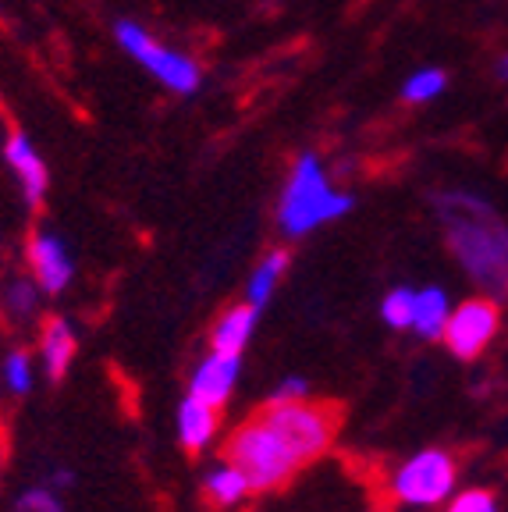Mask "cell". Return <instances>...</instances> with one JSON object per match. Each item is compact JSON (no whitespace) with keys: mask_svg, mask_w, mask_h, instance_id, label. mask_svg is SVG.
I'll return each instance as SVG.
<instances>
[{"mask_svg":"<svg viewBox=\"0 0 508 512\" xmlns=\"http://www.w3.org/2000/svg\"><path fill=\"white\" fill-rule=\"evenodd\" d=\"M29 264L32 274L47 292H61L68 281H72V260H68V249L61 246V239L54 235L36 232L29 239Z\"/></svg>","mask_w":508,"mask_h":512,"instance_id":"obj_8","label":"cell"},{"mask_svg":"<svg viewBox=\"0 0 508 512\" xmlns=\"http://www.w3.org/2000/svg\"><path fill=\"white\" fill-rule=\"evenodd\" d=\"M217 409L207 406L203 399H196V395H189V399L182 402V413H178V434H182V448L189 452V456H199V448L207 445L210 434L217 431Z\"/></svg>","mask_w":508,"mask_h":512,"instance_id":"obj_11","label":"cell"},{"mask_svg":"<svg viewBox=\"0 0 508 512\" xmlns=\"http://www.w3.org/2000/svg\"><path fill=\"white\" fill-rule=\"evenodd\" d=\"M498 303L494 299H466L455 313L445 320V345L459 360H477L484 345L498 335Z\"/></svg>","mask_w":508,"mask_h":512,"instance_id":"obj_6","label":"cell"},{"mask_svg":"<svg viewBox=\"0 0 508 512\" xmlns=\"http://www.w3.org/2000/svg\"><path fill=\"white\" fill-rule=\"evenodd\" d=\"M498 79H501V82H508V54L498 61Z\"/></svg>","mask_w":508,"mask_h":512,"instance_id":"obj_24","label":"cell"},{"mask_svg":"<svg viewBox=\"0 0 508 512\" xmlns=\"http://www.w3.org/2000/svg\"><path fill=\"white\" fill-rule=\"evenodd\" d=\"M455 484V459L441 448H430L416 456L395 480V495L409 505H434L452 491Z\"/></svg>","mask_w":508,"mask_h":512,"instance_id":"obj_7","label":"cell"},{"mask_svg":"<svg viewBox=\"0 0 508 512\" xmlns=\"http://www.w3.org/2000/svg\"><path fill=\"white\" fill-rule=\"evenodd\" d=\"M448 320V299L441 288H423L416 292V310H413V328L420 331L423 338H437L445 331Z\"/></svg>","mask_w":508,"mask_h":512,"instance_id":"obj_15","label":"cell"},{"mask_svg":"<svg viewBox=\"0 0 508 512\" xmlns=\"http://www.w3.org/2000/svg\"><path fill=\"white\" fill-rule=\"evenodd\" d=\"M4 157H8V164L15 168L18 182H22L25 200H29L32 207H40L43 196H47V185H50L47 164L40 160V153L32 150V143L22 136V132H11L8 146H4Z\"/></svg>","mask_w":508,"mask_h":512,"instance_id":"obj_9","label":"cell"},{"mask_svg":"<svg viewBox=\"0 0 508 512\" xmlns=\"http://www.w3.org/2000/svg\"><path fill=\"white\" fill-rule=\"evenodd\" d=\"M413 310H416V292H409V288H395L384 299V320H388L391 328H413Z\"/></svg>","mask_w":508,"mask_h":512,"instance_id":"obj_18","label":"cell"},{"mask_svg":"<svg viewBox=\"0 0 508 512\" xmlns=\"http://www.w3.org/2000/svg\"><path fill=\"white\" fill-rule=\"evenodd\" d=\"M4 459H8V434L0 427V470H4Z\"/></svg>","mask_w":508,"mask_h":512,"instance_id":"obj_23","label":"cell"},{"mask_svg":"<svg viewBox=\"0 0 508 512\" xmlns=\"http://www.w3.org/2000/svg\"><path fill=\"white\" fill-rule=\"evenodd\" d=\"M448 512H498V509H494L491 491H466L462 498H455V505Z\"/></svg>","mask_w":508,"mask_h":512,"instance_id":"obj_21","label":"cell"},{"mask_svg":"<svg viewBox=\"0 0 508 512\" xmlns=\"http://www.w3.org/2000/svg\"><path fill=\"white\" fill-rule=\"evenodd\" d=\"M8 313L11 317H29L32 306H36V288L29 285V281H15V285L8 288Z\"/></svg>","mask_w":508,"mask_h":512,"instance_id":"obj_19","label":"cell"},{"mask_svg":"<svg viewBox=\"0 0 508 512\" xmlns=\"http://www.w3.org/2000/svg\"><path fill=\"white\" fill-rule=\"evenodd\" d=\"M249 491L253 488H249L246 473L235 470V466H228V470L210 473V477L203 480V491H199V495H203V505H207L210 512H224L235 502H242Z\"/></svg>","mask_w":508,"mask_h":512,"instance_id":"obj_14","label":"cell"},{"mask_svg":"<svg viewBox=\"0 0 508 512\" xmlns=\"http://www.w3.org/2000/svg\"><path fill=\"white\" fill-rule=\"evenodd\" d=\"M114 36H118V43L128 50V54L135 57V61L143 64L146 72L157 75L160 82H164L167 89H175V93H196L199 86V68L189 61L185 54H178V50H167L160 47V43H153V36L143 29V25L135 22H118L114 25Z\"/></svg>","mask_w":508,"mask_h":512,"instance_id":"obj_5","label":"cell"},{"mask_svg":"<svg viewBox=\"0 0 508 512\" xmlns=\"http://www.w3.org/2000/svg\"><path fill=\"white\" fill-rule=\"evenodd\" d=\"M235 374H239V356L214 352L207 363H199L196 377H192V395L203 399L207 406L221 409L231 392V384H235Z\"/></svg>","mask_w":508,"mask_h":512,"instance_id":"obj_10","label":"cell"},{"mask_svg":"<svg viewBox=\"0 0 508 512\" xmlns=\"http://www.w3.org/2000/svg\"><path fill=\"white\" fill-rule=\"evenodd\" d=\"M349 207V196H342V192H334L327 185L320 160L313 153H302L295 160L292 182H288L285 196H281V228L288 235H306L313 228H320V224L342 217Z\"/></svg>","mask_w":508,"mask_h":512,"instance_id":"obj_4","label":"cell"},{"mask_svg":"<svg viewBox=\"0 0 508 512\" xmlns=\"http://www.w3.org/2000/svg\"><path fill=\"white\" fill-rule=\"evenodd\" d=\"M256 416H260L263 424L274 427V431L285 438V445L299 456V463L306 466L331 448L334 434H338V427H342V420H345V406L334 399L310 402V399H302V395L299 399L278 395V399H270Z\"/></svg>","mask_w":508,"mask_h":512,"instance_id":"obj_3","label":"cell"},{"mask_svg":"<svg viewBox=\"0 0 508 512\" xmlns=\"http://www.w3.org/2000/svg\"><path fill=\"white\" fill-rule=\"evenodd\" d=\"M434 210L469 278L491 296H508V224L469 192H441Z\"/></svg>","mask_w":508,"mask_h":512,"instance_id":"obj_1","label":"cell"},{"mask_svg":"<svg viewBox=\"0 0 508 512\" xmlns=\"http://www.w3.org/2000/svg\"><path fill=\"white\" fill-rule=\"evenodd\" d=\"M445 86H448V75L437 72V68H427V72H416L413 79L405 82L402 96L409 100V104H427V100L445 93Z\"/></svg>","mask_w":508,"mask_h":512,"instance_id":"obj_17","label":"cell"},{"mask_svg":"<svg viewBox=\"0 0 508 512\" xmlns=\"http://www.w3.org/2000/svg\"><path fill=\"white\" fill-rule=\"evenodd\" d=\"M253 320H256V306L253 303H242V306H231V310H224L221 320L214 324V331H210V345H214V352L239 356L242 345L249 342Z\"/></svg>","mask_w":508,"mask_h":512,"instance_id":"obj_12","label":"cell"},{"mask_svg":"<svg viewBox=\"0 0 508 512\" xmlns=\"http://www.w3.org/2000/svg\"><path fill=\"white\" fill-rule=\"evenodd\" d=\"M288 271V253L285 249H274V253L263 260L260 267H256L253 281H249V303L260 310L263 303L270 299V292H274V285H278V278Z\"/></svg>","mask_w":508,"mask_h":512,"instance_id":"obj_16","label":"cell"},{"mask_svg":"<svg viewBox=\"0 0 508 512\" xmlns=\"http://www.w3.org/2000/svg\"><path fill=\"white\" fill-rule=\"evenodd\" d=\"M18 512H61V505L50 491H25L18 498Z\"/></svg>","mask_w":508,"mask_h":512,"instance_id":"obj_22","label":"cell"},{"mask_svg":"<svg viewBox=\"0 0 508 512\" xmlns=\"http://www.w3.org/2000/svg\"><path fill=\"white\" fill-rule=\"evenodd\" d=\"M43 360H47L50 381H64L75 360V335L61 317H47V324H43Z\"/></svg>","mask_w":508,"mask_h":512,"instance_id":"obj_13","label":"cell"},{"mask_svg":"<svg viewBox=\"0 0 508 512\" xmlns=\"http://www.w3.org/2000/svg\"><path fill=\"white\" fill-rule=\"evenodd\" d=\"M8 384L15 395H25L29 392V352H11L8 356Z\"/></svg>","mask_w":508,"mask_h":512,"instance_id":"obj_20","label":"cell"},{"mask_svg":"<svg viewBox=\"0 0 508 512\" xmlns=\"http://www.w3.org/2000/svg\"><path fill=\"white\" fill-rule=\"evenodd\" d=\"M221 456L228 459L235 470L246 473L253 491L288 488L302 466L299 456L285 445V438L270 424H263L260 416H249L246 424L228 434V441L221 445Z\"/></svg>","mask_w":508,"mask_h":512,"instance_id":"obj_2","label":"cell"}]
</instances>
